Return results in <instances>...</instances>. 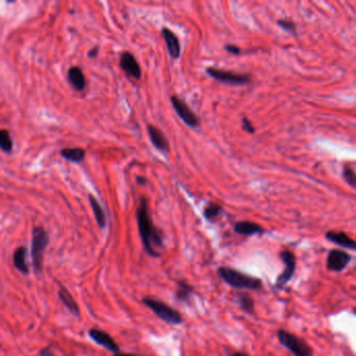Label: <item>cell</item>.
I'll use <instances>...</instances> for the list:
<instances>
[{"label": "cell", "mask_w": 356, "mask_h": 356, "mask_svg": "<svg viewBox=\"0 0 356 356\" xmlns=\"http://www.w3.org/2000/svg\"><path fill=\"white\" fill-rule=\"evenodd\" d=\"M206 72L212 79H214L221 83L229 85H244L250 81V77L246 74L235 73L228 70L218 69L214 67H208Z\"/></svg>", "instance_id": "cell-6"}, {"label": "cell", "mask_w": 356, "mask_h": 356, "mask_svg": "<svg viewBox=\"0 0 356 356\" xmlns=\"http://www.w3.org/2000/svg\"><path fill=\"white\" fill-rule=\"evenodd\" d=\"M143 304L147 308H149L157 317L161 319L162 321L166 322L168 324L179 325L182 323V316L174 308L166 305L165 303L161 302V301L155 300L152 298H145L142 300Z\"/></svg>", "instance_id": "cell-4"}, {"label": "cell", "mask_w": 356, "mask_h": 356, "mask_svg": "<svg viewBox=\"0 0 356 356\" xmlns=\"http://www.w3.org/2000/svg\"><path fill=\"white\" fill-rule=\"evenodd\" d=\"M26 254H27V250L25 246H19V248L16 249L15 252H14V256H13V262H14V265H15V268L20 273L24 274V275H27L30 272L29 265H27V262H26Z\"/></svg>", "instance_id": "cell-16"}, {"label": "cell", "mask_w": 356, "mask_h": 356, "mask_svg": "<svg viewBox=\"0 0 356 356\" xmlns=\"http://www.w3.org/2000/svg\"><path fill=\"white\" fill-rule=\"evenodd\" d=\"M97 53H98V47L95 46V47H93V49H91L90 50L88 51V57L89 58H95L97 56Z\"/></svg>", "instance_id": "cell-29"}, {"label": "cell", "mask_w": 356, "mask_h": 356, "mask_svg": "<svg viewBox=\"0 0 356 356\" xmlns=\"http://www.w3.org/2000/svg\"><path fill=\"white\" fill-rule=\"evenodd\" d=\"M89 337L99 346H102L104 348L108 349L109 351L118 353L119 351L118 345L115 343L114 340L107 332L98 329H91L89 331Z\"/></svg>", "instance_id": "cell-12"}, {"label": "cell", "mask_w": 356, "mask_h": 356, "mask_svg": "<svg viewBox=\"0 0 356 356\" xmlns=\"http://www.w3.org/2000/svg\"><path fill=\"white\" fill-rule=\"evenodd\" d=\"M67 79L77 91H83L86 88V78L84 72L78 66H72L68 69Z\"/></svg>", "instance_id": "cell-15"}, {"label": "cell", "mask_w": 356, "mask_h": 356, "mask_svg": "<svg viewBox=\"0 0 356 356\" xmlns=\"http://www.w3.org/2000/svg\"><path fill=\"white\" fill-rule=\"evenodd\" d=\"M243 129H245L248 133H254V127L252 126L251 121L248 118H243Z\"/></svg>", "instance_id": "cell-27"}, {"label": "cell", "mask_w": 356, "mask_h": 356, "mask_svg": "<svg viewBox=\"0 0 356 356\" xmlns=\"http://www.w3.org/2000/svg\"><path fill=\"white\" fill-rule=\"evenodd\" d=\"M147 132L149 139L152 141L153 146L161 150V152H168L169 150V142L165 135L163 134L160 129L156 128L153 125L147 126Z\"/></svg>", "instance_id": "cell-13"}, {"label": "cell", "mask_w": 356, "mask_h": 356, "mask_svg": "<svg viewBox=\"0 0 356 356\" xmlns=\"http://www.w3.org/2000/svg\"><path fill=\"white\" fill-rule=\"evenodd\" d=\"M351 256L341 250H331L327 256V269L332 272H341L347 268Z\"/></svg>", "instance_id": "cell-9"}, {"label": "cell", "mask_w": 356, "mask_h": 356, "mask_svg": "<svg viewBox=\"0 0 356 356\" xmlns=\"http://www.w3.org/2000/svg\"><path fill=\"white\" fill-rule=\"evenodd\" d=\"M49 236L46 230L39 226L32 229V258L33 269L40 273L43 268V257L46 246L49 245Z\"/></svg>", "instance_id": "cell-3"}, {"label": "cell", "mask_w": 356, "mask_h": 356, "mask_svg": "<svg viewBox=\"0 0 356 356\" xmlns=\"http://www.w3.org/2000/svg\"><path fill=\"white\" fill-rule=\"evenodd\" d=\"M161 33L167 47L169 56L175 60L179 58L181 54V44L179 38H178V36L173 31H170L167 27H163Z\"/></svg>", "instance_id": "cell-11"}, {"label": "cell", "mask_w": 356, "mask_h": 356, "mask_svg": "<svg viewBox=\"0 0 356 356\" xmlns=\"http://www.w3.org/2000/svg\"><path fill=\"white\" fill-rule=\"evenodd\" d=\"M191 293H193V289L185 282L179 284V289L177 291V298L182 301H186L190 298Z\"/></svg>", "instance_id": "cell-24"}, {"label": "cell", "mask_w": 356, "mask_h": 356, "mask_svg": "<svg viewBox=\"0 0 356 356\" xmlns=\"http://www.w3.org/2000/svg\"><path fill=\"white\" fill-rule=\"evenodd\" d=\"M234 230L238 234L248 235V236L259 234L263 232L261 226H259L258 224L252 223V222H238L234 226Z\"/></svg>", "instance_id": "cell-17"}, {"label": "cell", "mask_w": 356, "mask_h": 356, "mask_svg": "<svg viewBox=\"0 0 356 356\" xmlns=\"http://www.w3.org/2000/svg\"><path fill=\"white\" fill-rule=\"evenodd\" d=\"M0 147L4 153H11L13 150V140L9 131L1 129L0 131Z\"/></svg>", "instance_id": "cell-22"}, {"label": "cell", "mask_w": 356, "mask_h": 356, "mask_svg": "<svg viewBox=\"0 0 356 356\" xmlns=\"http://www.w3.org/2000/svg\"><path fill=\"white\" fill-rule=\"evenodd\" d=\"M89 202H90L91 208H92V211L94 213V217L97 222V225L99 226L100 228H105L106 225H107V218H106V214L104 212V209L101 208L98 201L92 194H89Z\"/></svg>", "instance_id": "cell-19"}, {"label": "cell", "mask_w": 356, "mask_h": 356, "mask_svg": "<svg viewBox=\"0 0 356 356\" xmlns=\"http://www.w3.org/2000/svg\"><path fill=\"white\" fill-rule=\"evenodd\" d=\"M278 24L282 27V29L286 30V31H290V32H292L293 30H295V24H293L292 22L289 21V20H280V21L278 22Z\"/></svg>", "instance_id": "cell-26"}, {"label": "cell", "mask_w": 356, "mask_h": 356, "mask_svg": "<svg viewBox=\"0 0 356 356\" xmlns=\"http://www.w3.org/2000/svg\"><path fill=\"white\" fill-rule=\"evenodd\" d=\"M326 238L328 241L343 246V248L349 249V250H356V242L352 239L345 232H338V231H329L326 233Z\"/></svg>", "instance_id": "cell-14"}, {"label": "cell", "mask_w": 356, "mask_h": 356, "mask_svg": "<svg viewBox=\"0 0 356 356\" xmlns=\"http://www.w3.org/2000/svg\"><path fill=\"white\" fill-rule=\"evenodd\" d=\"M236 302L238 304V306L242 308V309L248 313H253L255 309V302L249 295H245V293H241V295L236 296Z\"/></svg>", "instance_id": "cell-21"}, {"label": "cell", "mask_w": 356, "mask_h": 356, "mask_svg": "<svg viewBox=\"0 0 356 356\" xmlns=\"http://www.w3.org/2000/svg\"><path fill=\"white\" fill-rule=\"evenodd\" d=\"M170 101L175 109L178 116L186 123L190 128H196L200 125V120H198L197 116L190 110V108L187 106L186 102L181 99L178 95H173L170 97Z\"/></svg>", "instance_id": "cell-7"}, {"label": "cell", "mask_w": 356, "mask_h": 356, "mask_svg": "<svg viewBox=\"0 0 356 356\" xmlns=\"http://www.w3.org/2000/svg\"><path fill=\"white\" fill-rule=\"evenodd\" d=\"M232 356H249V355H246V354H244L243 352H235Z\"/></svg>", "instance_id": "cell-33"}, {"label": "cell", "mask_w": 356, "mask_h": 356, "mask_svg": "<svg viewBox=\"0 0 356 356\" xmlns=\"http://www.w3.org/2000/svg\"><path fill=\"white\" fill-rule=\"evenodd\" d=\"M59 297L68 309H69L73 314H75V316H79V313H80L79 306L77 302L74 301V299L72 298V296L70 295L69 291L65 290L64 287H61L59 291Z\"/></svg>", "instance_id": "cell-20"}, {"label": "cell", "mask_w": 356, "mask_h": 356, "mask_svg": "<svg viewBox=\"0 0 356 356\" xmlns=\"http://www.w3.org/2000/svg\"><path fill=\"white\" fill-rule=\"evenodd\" d=\"M344 179L346 180V182L350 185L351 187L356 189V174L353 169H351L350 167H345L344 168Z\"/></svg>", "instance_id": "cell-25"}, {"label": "cell", "mask_w": 356, "mask_h": 356, "mask_svg": "<svg viewBox=\"0 0 356 356\" xmlns=\"http://www.w3.org/2000/svg\"><path fill=\"white\" fill-rule=\"evenodd\" d=\"M40 356H53V353L51 352L50 348H45L40 351Z\"/></svg>", "instance_id": "cell-30"}, {"label": "cell", "mask_w": 356, "mask_h": 356, "mask_svg": "<svg viewBox=\"0 0 356 356\" xmlns=\"http://www.w3.org/2000/svg\"><path fill=\"white\" fill-rule=\"evenodd\" d=\"M119 66L121 69L125 71L129 77L136 80H140L141 78V68L136 58L131 52L123 51L120 56Z\"/></svg>", "instance_id": "cell-10"}, {"label": "cell", "mask_w": 356, "mask_h": 356, "mask_svg": "<svg viewBox=\"0 0 356 356\" xmlns=\"http://www.w3.org/2000/svg\"><path fill=\"white\" fill-rule=\"evenodd\" d=\"M136 182L138 183L139 185H145V184L146 183V179L145 177L139 176V177H137V178H136Z\"/></svg>", "instance_id": "cell-31"}, {"label": "cell", "mask_w": 356, "mask_h": 356, "mask_svg": "<svg viewBox=\"0 0 356 356\" xmlns=\"http://www.w3.org/2000/svg\"><path fill=\"white\" fill-rule=\"evenodd\" d=\"M137 223H138V229L141 236V241L143 243L146 251L150 256L158 257L160 256L157 248H162L163 246V237L161 231L155 227L153 224L152 217L148 213L147 202L145 196L140 197L139 207L136 212Z\"/></svg>", "instance_id": "cell-1"}, {"label": "cell", "mask_w": 356, "mask_h": 356, "mask_svg": "<svg viewBox=\"0 0 356 356\" xmlns=\"http://www.w3.org/2000/svg\"><path fill=\"white\" fill-rule=\"evenodd\" d=\"M225 49L227 50V51H229L230 53H233V54L241 53V49H239V47H237V46H235V45H233V44L226 45L225 46Z\"/></svg>", "instance_id": "cell-28"}, {"label": "cell", "mask_w": 356, "mask_h": 356, "mask_svg": "<svg viewBox=\"0 0 356 356\" xmlns=\"http://www.w3.org/2000/svg\"><path fill=\"white\" fill-rule=\"evenodd\" d=\"M353 312H354V314H355V316H356V308H355V309L353 310Z\"/></svg>", "instance_id": "cell-34"}, {"label": "cell", "mask_w": 356, "mask_h": 356, "mask_svg": "<svg viewBox=\"0 0 356 356\" xmlns=\"http://www.w3.org/2000/svg\"><path fill=\"white\" fill-rule=\"evenodd\" d=\"M114 356H138V355H135V354H129V353H116Z\"/></svg>", "instance_id": "cell-32"}, {"label": "cell", "mask_w": 356, "mask_h": 356, "mask_svg": "<svg viewBox=\"0 0 356 356\" xmlns=\"http://www.w3.org/2000/svg\"><path fill=\"white\" fill-rule=\"evenodd\" d=\"M222 211L223 208L221 205H218L216 203H210L204 209V216L206 217L208 221L214 220L215 217H217L222 213Z\"/></svg>", "instance_id": "cell-23"}, {"label": "cell", "mask_w": 356, "mask_h": 356, "mask_svg": "<svg viewBox=\"0 0 356 356\" xmlns=\"http://www.w3.org/2000/svg\"><path fill=\"white\" fill-rule=\"evenodd\" d=\"M280 258L284 263L283 273L277 279L278 286H284L286 283L291 281V277L293 276L296 271V256L292 252L289 250H284L280 253Z\"/></svg>", "instance_id": "cell-8"}, {"label": "cell", "mask_w": 356, "mask_h": 356, "mask_svg": "<svg viewBox=\"0 0 356 356\" xmlns=\"http://www.w3.org/2000/svg\"><path fill=\"white\" fill-rule=\"evenodd\" d=\"M277 338L279 343L295 356H312L310 346L297 335L285 330H279L277 332Z\"/></svg>", "instance_id": "cell-5"}, {"label": "cell", "mask_w": 356, "mask_h": 356, "mask_svg": "<svg viewBox=\"0 0 356 356\" xmlns=\"http://www.w3.org/2000/svg\"><path fill=\"white\" fill-rule=\"evenodd\" d=\"M218 275L224 281L234 289H245V290H260L262 287L261 280L246 275L237 270L223 266L218 269Z\"/></svg>", "instance_id": "cell-2"}, {"label": "cell", "mask_w": 356, "mask_h": 356, "mask_svg": "<svg viewBox=\"0 0 356 356\" xmlns=\"http://www.w3.org/2000/svg\"><path fill=\"white\" fill-rule=\"evenodd\" d=\"M60 155L67 161H70L73 163H81L84 161L86 157V150L81 147H67L60 150Z\"/></svg>", "instance_id": "cell-18"}]
</instances>
